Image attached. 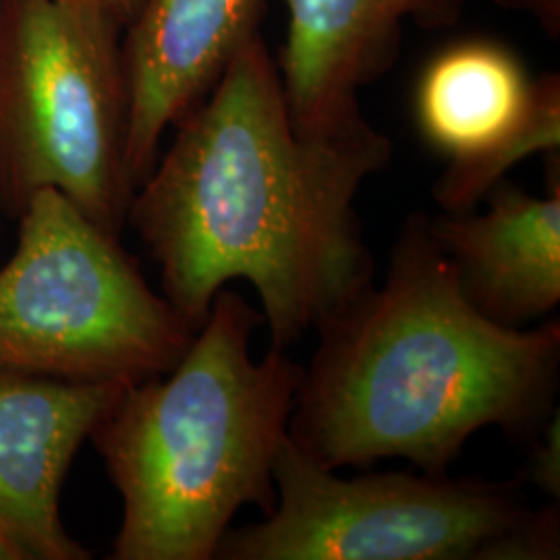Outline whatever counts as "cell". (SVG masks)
I'll list each match as a JSON object with an SVG mask.
<instances>
[{"label": "cell", "mask_w": 560, "mask_h": 560, "mask_svg": "<svg viewBox=\"0 0 560 560\" xmlns=\"http://www.w3.org/2000/svg\"><path fill=\"white\" fill-rule=\"evenodd\" d=\"M175 131L136 187L127 224L194 330L243 279L260 295L270 349L287 351L372 284L355 200L390 161V140L365 117L298 127L260 32Z\"/></svg>", "instance_id": "cell-1"}, {"label": "cell", "mask_w": 560, "mask_h": 560, "mask_svg": "<svg viewBox=\"0 0 560 560\" xmlns=\"http://www.w3.org/2000/svg\"><path fill=\"white\" fill-rule=\"evenodd\" d=\"M289 439L324 467L448 474L483 428L532 442L557 411L560 322L504 328L463 298L430 217L407 219L381 287L318 328Z\"/></svg>", "instance_id": "cell-2"}, {"label": "cell", "mask_w": 560, "mask_h": 560, "mask_svg": "<svg viewBox=\"0 0 560 560\" xmlns=\"http://www.w3.org/2000/svg\"><path fill=\"white\" fill-rule=\"evenodd\" d=\"M260 324L224 287L179 363L125 386L94 428L122 501L110 559H217L243 506L266 515L277 504L275 460L303 368L279 349L252 360Z\"/></svg>", "instance_id": "cell-3"}, {"label": "cell", "mask_w": 560, "mask_h": 560, "mask_svg": "<svg viewBox=\"0 0 560 560\" xmlns=\"http://www.w3.org/2000/svg\"><path fill=\"white\" fill-rule=\"evenodd\" d=\"M122 25L73 0H0V208L57 189L120 237L127 164Z\"/></svg>", "instance_id": "cell-4"}, {"label": "cell", "mask_w": 560, "mask_h": 560, "mask_svg": "<svg viewBox=\"0 0 560 560\" xmlns=\"http://www.w3.org/2000/svg\"><path fill=\"white\" fill-rule=\"evenodd\" d=\"M277 504L229 529L222 560H552L555 501L532 509L517 481L386 471L340 478L287 436L275 460Z\"/></svg>", "instance_id": "cell-5"}, {"label": "cell", "mask_w": 560, "mask_h": 560, "mask_svg": "<svg viewBox=\"0 0 560 560\" xmlns=\"http://www.w3.org/2000/svg\"><path fill=\"white\" fill-rule=\"evenodd\" d=\"M0 266V368L131 386L171 372L196 330L140 264L57 189L23 206Z\"/></svg>", "instance_id": "cell-6"}, {"label": "cell", "mask_w": 560, "mask_h": 560, "mask_svg": "<svg viewBox=\"0 0 560 560\" xmlns=\"http://www.w3.org/2000/svg\"><path fill=\"white\" fill-rule=\"evenodd\" d=\"M416 119L423 140L448 159L434 185L439 206L446 214L471 212L509 168L559 150V78L529 80L497 44H457L421 73Z\"/></svg>", "instance_id": "cell-7"}, {"label": "cell", "mask_w": 560, "mask_h": 560, "mask_svg": "<svg viewBox=\"0 0 560 560\" xmlns=\"http://www.w3.org/2000/svg\"><path fill=\"white\" fill-rule=\"evenodd\" d=\"M122 384L0 368V536L20 560H85L60 517V488Z\"/></svg>", "instance_id": "cell-8"}, {"label": "cell", "mask_w": 560, "mask_h": 560, "mask_svg": "<svg viewBox=\"0 0 560 560\" xmlns=\"http://www.w3.org/2000/svg\"><path fill=\"white\" fill-rule=\"evenodd\" d=\"M264 0H143L125 25L127 164L136 187L161 143L258 34Z\"/></svg>", "instance_id": "cell-9"}, {"label": "cell", "mask_w": 560, "mask_h": 560, "mask_svg": "<svg viewBox=\"0 0 560 560\" xmlns=\"http://www.w3.org/2000/svg\"><path fill=\"white\" fill-rule=\"evenodd\" d=\"M463 0H284L282 92L301 129L363 117L360 92L393 65L405 23L448 25Z\"/></svg>", "instance_id": "cell-10"}, {"label": "cell", "mask_w": 560, "mask_h": 560, "mask_svg": "<svg viewBox=\"0 0 560 560\" xmlns=\"http://www.w3.org/2000/svg\"><path fill=\"white\" fill-rule=\"evenodd\" d=\"M486 198V212L430 219V233L476 312L527 328L560 303L559 177L544 198L502 180Z\"/></svg>", "instance_id": "cell-11"}, {"label": "cell", "mask_w": 560, "mask_h": 560, "mask_svg": "<svg viewBox=\"0 0 560 560\" xmlns=\"http://www.w3.org/2000/svg\"><path fill=\"white\" fill-rule=\"evenodd\" d=\"M534 448L523 469L521 481L534 483L546 497L560 501V418L559 411L546 421L532 441Z\"/></svg>", "instance_id": "cell-12"}, {"label": "cell", "mask_w": 560, "mask_h": 560, "mask_svg": "<svg viewBox=\"0 0 560 560\" xmlns=\"http://www.w3.org/2000/svg\"><path fill=\"white\" fill-rule=\"evenodd\" d=\"M73 2H81V4H90V7L101 9L113 20L119 21L122 30H125V25L133 20V15L138 13L143 0H73Z\"/></svg>", "instance_id": "cell-13"}, {"label": "cell", "mask_w": 560, "mask_h": 560, "mask_svg": "<svg viewBox=\"0 0 560 560\" xmlns=\"http://www.w3.org/2000/svg\"><path fill=\"white\" fill-rule=\"evenodd\" d=\"M521 7L525 11L536 13L538 20L544 21L546 25H557L560 18V0H501Z\"/></svg>", "instance_id": "cell-14"}, {"label": "cell", "mask_w": 560, "mask_h": 560, "mask_svg": "<svg viewBox=\"0 0 560 560\" xmlns=\"http://www.w3.org/2000/svg\"><path fill=\"white\" fill-rule=\"evenodd\" d=\"M0 560H20L15 550L9 546V541L0 536Z\"/></svg>", "instance_id": "cell-15"}, {"label": "cell", "mask_w": 560, "mask_h": 560, "mask_svg": "<svg viewBox=\"0 0 560 560\" xmlns=\"http://www.w3.org/2000/svg\"><path fill=\"white\" fill-rule=\"evenodd\" d=\"M2 219H4V214H2V208H0V233H2Z\"/></svg>", "instance_id": "cell-16"}]
</instances>
